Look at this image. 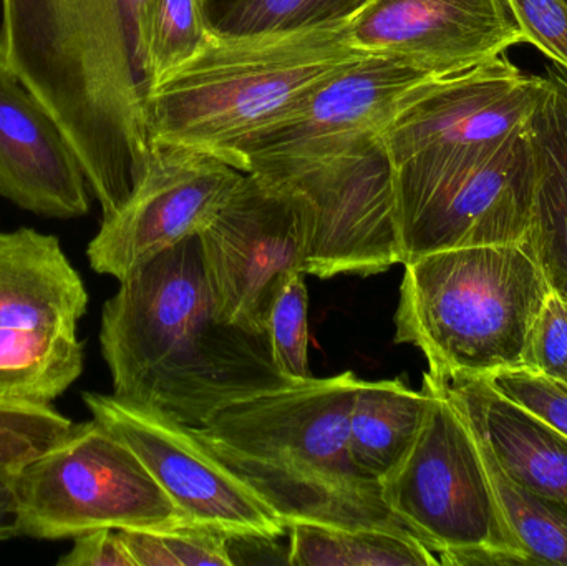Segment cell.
I'll list each match as a JSON object with an SVG mask.
<instances>
[{"instance_id": "cell-31", "label": "cell", "mask_w": 567, "mask_h": 566, "mask_svg": "<svg viewBox=\"0 0 567 566\" xmlns=\"http://www.w3.org/2000/svg\"><path fill=\"white\" fill-rule=\"evenodd\" d=\"M529 369L567 382V302L549 292L529 341Z\"/></svg>"}, {"instance_id": "cell-15", "label": "cell", "mask_w": 567, "mask_h": 566, "mask_svg": "<svg viewBox=\"0 0 567 566\" xmlns=\"http://www.w3.org/2000/svg\"><path fill=\"white\" fill-rule=\"evenodd\" d=\"M353 49L435 76L478 65L523 42L503 0H370L349 23Z\"/></svg>"}, {"instance_id": "cell-1", "label": "cell", "mask_w": 567, "mask_h": 566, "mask_svg": "<svg viewBox=\"0 0 567 566\" xmlns=\"http://www.w3.org/2000/svg\"><path fill=\"white\" fill-rule=\"evenodd\" d=\"M152 0H2L0 62L49 109L103 219L148 168L146 23Z\"/></svg>"}, {"instance_id": "cell-20", "label": "cell", "mask_w": 567, "mask_h": 566, "mask_svg": "<svg viewBox=\"0 0 567 566\" xmlns=\"http://www.w3.org/2000/svg\"><path fill=\"white\" fill-rule=\"evenodd\" d=\"M429 404L425 385L413 391L402 379H360L349 412V454L353 465L382 485L412 451Z\"/></svg>"}, {"instance_id": "cell-19", "label": "cell", "mask_w": 567, "mask_h": 566, "mask_svg": "<svg viewBox=\"0 0 567 566\" xmlns=\"http://www.w3.org/2000/svg\"><path fill=\"white\" fill-rule=\"evenodd\" d=\"M548 80V93L529 125L538 182L526 243L553 291L567 302V75L549 69Z\"/></svg>"}, {"instance_id": "cell-10", "label": "cell", "mask_w": 567, "mask_h": 566, "mask_svg": "<svg viewBox=\"0 0 567 566\" xmlns=\"http://www.w3.org/2000/svg\"><path fill=\"white\" fill-rule=\"evenodd\" d=\"M82 399L92 418L138 455L186 525L238 541L275 542L289 534L275 508L223 464L189 425L113 394L85 392Z\"/></svg>"}, {"instance_id": "cell-8", "label": "cell", "mask_w": 567, "mask_h": 566, "mask_svg": "<svg viewBox=\"0 0 567 566\" xmlns=\"http://www.w3.org/2000/svg\"><path fill=\"white\" fill-rule=\"evenodd\" d=\"M248 173L299 205L306 275L370 276L400 265L395 163L382 135L363 136L329 155L256 165Z\"/></svg>"}, {"instance_id": "cell-27", "label": "cell", "mask_w": 567, "mask_h": 566, "mask_svg": "<svg viewBox=\"0 0 567 566\" xmlns=\"http://www.w3.org/2000/svg\"><path fill=\"white\" fill-rule=\"evenodd\" d=\"M306 272H292L282 282L271 312L268 335L272 362L289 381L299 382L312 378L309 369V295Z\"/></svg>"}, {"instance_id": "cell-16", "label": "cell", "mask_w": 567, "mask_h": 566, "mask_svg": "<svg viewBox=\"0 0 567 566\" xmlns=\"http://www.w3.org/2000/svg\"><path fill=\"white\" fill-rule=\"evenodd\" d=\"M89 179L62 126L0 62V195L47 218L90 209Z\"/></svg>"}, {"instance_id": "cell-30", "label": "cell", "mask_w": 567, "mask_h": 566, "mask_svg": "<svg viewBox=\"0 0 567 566\" xmlns=\"http://www.w3.org/2000/svg\"><path fill=\"white\" fill-rule=\"evenodd\" d=\"M513 22L543 55L567 73V0H503Z\"/></svg>"}, {"instance_id": "cell-3", "label": "cell", "mask_w": 567, "mask_h": 566, "mask_svg": "<svg viewBox=\"0 0 567 566\" xmlns=\"http://www.w3.org/2000/svg\"><path fill=\"white\" fill-rule=\"evenodd\" d=\"M359 382L352 371L309 378L235 402L193 431L287 528H405L386 507L382 485L350 459L349 412Z\"/></svg>"}, {"instance_id": "cell-2", "label": "cell", "mask_w": 567, "mask_h": 566, "mask_svg": "<svg viewBox=\"0 0 567 566\" xmlns=\"http://www.w3.org/2000/svg\"><path fill=\"white\" fill-rule=\"evenodd\" d=\"M100 346L113 395L189 428L235 402L296 384L272 362L268 335L219 316L198 235L120 281L103 306Z\"/></svg>"}, {"instance_id": "cell-28", "label": "cell", "mask_w": 567, "mask_h": 566, "mask_svg": "<svg viewBox=\"0 0 567 566\" xmlns=\"http://www.w3.org/2000/svg\"><path fill=\"white\" fill-rule=\"evenodd\" d=\"M73 428L50 404L0 398V465L19 471L62 441Z\"/></svg>"}, {"instance_id": "cell-21", "label": "cell", "mask_w": 567, "mask_h": 566, "mask_svg": "<svg viewBox=\"0 0 567 566\" xmlns=\"http://www.w3.org/2000/svg\"><path fill=\"white\" fill-rule=\"evenodd\" d=\"M287 565L439 566L440 560L406 528L289 527Z\"/></svg>"}, {"instance_id": "cell-18", "label": "cell", "mask_w": 567, "mask_h": 566, "mask_svg": "<svg viewBox=\"0 0 567 566\" xmlns=\"http://www.w3.org/2000/svg\"><path fill=\"white\" fill-rule=\"evenodd\" d=\"M443 382L452 401L509 477L567 505L565 435L503 398L486 379Z\"/></svg>"}, {"instance_id": "cell-29", "label": "cell", "mask_w": 567, "mask_h": 566, "mask_svg": "<svg viewBox=\"0 0 567 566\" xmlns=\"http://www.w3.org/2000/svg\"><path fill=\"white\" fill-rule=\"evenodd\" d=\"M486 381L503 398L567 438V382L535 369L503 371Z\"/></svg>"}, {"instance_id": "cell-24", "label": "cell", "mask_w": 567, "mask_h": 566, "mask_svg": "<svg viewBox=\"0 0 567 566\" xmlns=\"http://www.w3.org/2000/svg\"><path fill=\"white\" fill-rule=\"evenodd\" d=\"M370 0H216L206 3L216 33L286 32L349 23Z\"/></svg>"}, {"instance_id": "cell-6", "label": "cell", "mask_w": 567, "mask_h": 566, "mask_svg": "<svg viewBox=\"0 0 567 566\" xmlns=\"http://www.w3.org/2000/svg\"><path fill=\"white\" fill-rule=\"evenodd\" d=\"M529 125L496 142L423 150L395 163L400 265L443 249L526 241L538 182Z\"/></svg>"}, {"instance_id": "cell-7", "label": "cell", "mask_w": 567, "mask_h": 566, "mask_svg": "<svg viewBox=\"0 0 567 566\" xmlns=\"http://www.w3.org/2000/svg\"><path fill=\"white\" fill-rule=\"evenodd\" d=\"M17 535L37 541L86 532L186 525L138 455L93 419L13 472Z\"/></svg>"}, {"instance_id": "cell-14", "label": "cell", "mask_w": 567, "mask_h": 566, "mask_svg": "<svg viewBox=\"0 0 567 566\" xmlns=\"http://www.w3.org/2000/svg\"><path fill=\"white\" fill-rule=\"evenodd\" d=\"M432 73L393 56L365 55L317 86L246 153V172L265 163L329 155L357 140L383 135L413 90Z\"/></svg>"}, {"instance_id": "cell-32", "label": "cell", "mask_w": 567, "mask_h": 566, "mask_svg": "<svg viewBox=\"0 0 567 566\" xmlns=\"http://www.w3.org/2000/svg\"><path fill=\"white\" fill-rule=\"evenodd\" d=\"M59 566H136L122 532L112 528L86 532L73 538V547L63 555Z\"/></svg>"}, {"instance_id": "cell-25", "label": "cell", "mask_w": 567, "mask_h": 566, "mask_svg": "<svg viewBox=\"0 0 567 566\" xmlns=\"http://www.w3.org/2000/svg\"><path fill=\"white\" fill-rule=\"evenodd\" d=\"M213 35L205 0H152L146 23V92L195 59Z\"/></svg>"}, {"instance_id": "cell-13", "label": "cell", "mask_w": 567, "mask_h": 566, "mask_svg": "<svg viewBox=\"0 0 567 566\" xmlns=\"http://www.w3.org/2000/svg\"><path fill=\"white\" fill-rule=\"evenodd\" d=\"M548 89V76L526 75L495 56L416 86L383 142L393 163L423 150L496 142L532 123Z\"/></svg>"}, {"instance_id": "cell-17", "label": "cell", "mask_w": 567, "mask_h": 566, "mask_svg": "<svg viewBox=\"0 0 567 566\" xmlns=\"http://www.w3.org/2000/svg\"><path fill=\"white\" fill-rule=\"evenodd\" d=\"M86 306L82 276L56 236L0 231V331L76 336Z\"/></svg>"}, {"instance_id": "cell-33", "label": "cell", "mask_w": 567, "mask_h": 566, "mask_svg": "<svg viewBox=\"0 0 567 566\" xmlns=\"http://www.w3.org/2000/svg\"><path fill=\"white\" fill-rule=\"evenodd\" d=\"M13 472L0 465V542L19 537L17 535L16 495L12 488Z\"/></svg>"}, {"instance_id": "cell-26", "label": "cell", "mask_w": 567, "mask_h": 566, "mask_svg": "<svg viewBox=\"0 0 567 566\" xmlns=\"http://www.w3.org/2000/svg\"><path fill=\"white\" fill-rule=\"evenodd\" d=\"M136 566H233L226 535L196 525L165 531H120Z\"/></svg>"}, {"instance_id": "cell-5", "label": "cell", "mask_w": 567, "mask_h": 566, "mask_svg": "<svg viewBox=\"0 0 567 566\" xmlns=\"http://www.w3.org/2000/svg\"><path fill=\"white\" fill-rule=\"evenodd\" d=\"M395 341L442 381L529 369V341L553 291L528 243L468 246L406 263Z\"/></svg>"}, {"instance_id": "cell-12", "label": "cell", "mask_w": 567, "mask_h": 566, "mask_svg": "<svg viewBox=\"0 0 567 566\" xmlns=\"http://www.w3.org/2000/svg\"><path fill=\"white\" fill-rule=\"evenodd\" d=\"M245 173L183 146L153 143L148 168L128 202L86 248L93 271L122 281L215 218Z\"/></svg>"}, {"instance_id": "cell-34", "label": "cell", "mask_w": 567, "mask_h": 566, "mask_svg": "<svg viewBox=\"0 0 567 566\" xmlns=\"http://www.w3.org/2000/svg\"><path fill=\"white\" fill-rule=\"evenodd\" d=\"M206 3L216 2V0H205Z\"/></svg>"}, {"instance_id": "cell-9", "label": "cell", "mask_w": 567, "mask_h": 566, "mask_svg": "<svg viewBox=\"0 0 567 566\" xmlns=\"http://www.w3.org/2000/svg\"><path fill=\"white\" fill-rule=\"evenodd\" d=\"M423 385L430 392L429 411L412 451L382 482L386 507L439 558L475 548L525 557L503 524L465 415L445 382L426 371Z\"/></svg>"}, {"instance_id": "cell-22", "label": "cell", "mask_w": 567, "mask_h": 566, "mask_svg": "<svg viewBox=\"0 0 567 566\" xmlns=\"http://www.w3.org/2000/svg\"><path fill=\"white\" fill-rule=\"evenodd\" d=\"M83 371V346L59 332L0 331V398L52 404Z\"/></svg>"}, {"instance_id": "cell-11", "label": "cell", "mask_w": 567, "mask_h": 566, "mask_svg": "<svg viewBox=\"0 0 567 566\" xmlns=\"http://www.w3.org/2000/svg\"><path fill=\"white\" fill-rule=\"evenodd\" d=\"M198 238L219 316L252 335H266L282 282L303 272L306 228L299 205L261 176L245 173Z\"/></svg>"}, {"instance_id": "cell-23", "label": "cell", "mask_w": 567, "mask_h": 566, "mask_svg": "<svg viewBox=\"0 0 567 566\" xmlns=\"http://www.w3.org/2000/svg\"><path fill=\"white\" fill-rule=\"evenodd\" d=\"M470 429L475 435L503 524L516 547L532 565L567 566V505L509 477L488 444L472 425Z\"/></svg>"}, {"instance_id": "cell-4", "label": "cell", "mask_w": 567, "mask_h": 566, "mask_svg": "<svg viewBox=\"0 0 567 566\" xmlns=\"http://www.w3.org/2000/svg\"><path fill=\"white\" fill-rule=\"evenodd\" d=\"M349 23L245 35L215 32L195 59L146 92L152 145L195 150L245 173L256 140L365 55L350 43Z\"/></svg>"}]
</instances>
